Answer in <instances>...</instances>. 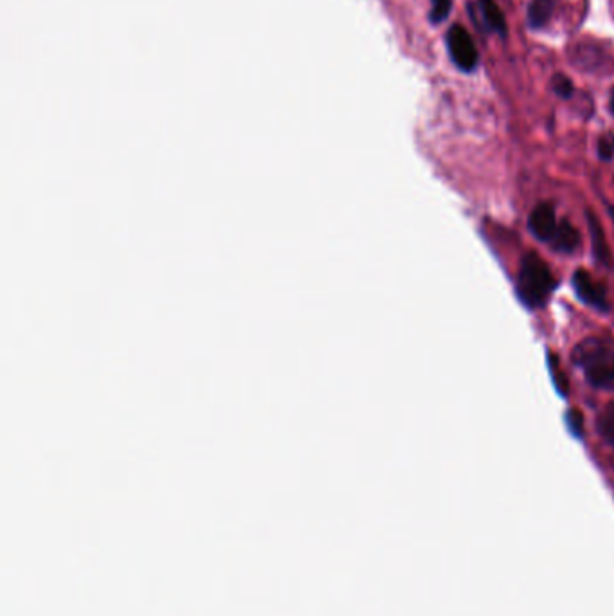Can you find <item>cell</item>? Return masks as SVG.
Masks as SVG:
<instances>
[{"mask_svg":"<svg viewBox=\"0 0 614 616\" xmlns=\"http://www.w3.org/2000/svg\"><path fill=\"white\" fill-rule=\"evenodd\" d=\"M575 363L586 373L587 381L600 390H614V343L591 337L582 341L573 354Z\"/></svg>","mask_w":614,"mask_h":616,"instance_id":"1","label":"cell"},{"mask_svg":"<svg viewBox=\"0 0 614 616\" xmlns=\"http://www.w3.org/2000/svg\"><path fill=\"white\" fill-rule=\"evenodd\" d=\"M553 287L555 278L551 274L550 267L535 254L526 256L517 281V290L524 303L530 307H541L550 296Z\"/></svg>","mask_w":614,"mask_h":616,"instance_id":"2","label":"cell"},{"mask_svg":"<svg viewBox=\"0 0 614 616\" xmlns=\"http://www.w3.org/2000/svg\"><path fill=\"white\" fill-rule=\"evenodd\" d=\"M447 47L452 62L463 71H472L478 64V49L474 46L469 33L461 26H452L447 33Z\"/></svg>","mask_w":614,"mask_h":616,"instance_id":"3","label":"cell"},{"mask_svg":"<svg viewBox=\"0 0 614 616\" xmlns=\"http://www.w3.org/2000/svg\"><path fill=\"white\" fill-rule=\"evenodd\" d=\"M573 285L577 290L578 298L586 301L587 305H591L598 310L607 308V294H605L604 285L586 271H577L573 276Z\"/></svg>","mask_w":614,"mask_h":616,"instance_id":"4","label":"cell"},{"mask_svg":"<svg viewBox=\"0 0 614 616\" xmlns=\"http://www.w3.org/2000/svg\"><path fill=\"white\" fill-rule=\"evenodd\" d=\"M557 227H559L557 215H555V209L551 208L550 204H541V206L533 209V213L530 215V229L539 240L550 242L555 235V231H557Z\"/></svg>","mask_w":614,"mask_h":616,"instance_id":"5","label":"cell"},{"mask_svg":"<svg viewBox=\"0 0 614 616\" xmlns=\"http://www.w3.org/2000/svg\"><path fill=\"white\" fill-rule=\"evenodd\" d=\"M479 24L488 31H494L501 37H506V20L494 0H478Z\"/></svg>","mask_w":614,"mask_h":616,"instance_id":"6","label":"cell"},{"mask_svg":"<svg viewBox=\"0 0 614 616\" xmlns=\"http://www.w3.org/2000/svg\"><path fill=\"white\" fill-rule=\"evenodd\" d=\"M550 244L560 253H573L580 244V235H578L577 229L569 224L568 220H564L557 227Z\"/></svg>","mask_w":614,"mask_h":616,"instance_id":"7","label":"cell"},{"mask_svg":"<svg viewBox=\"0 0 614 616\" xmlns=\"http://www.w3.org/2000/svg\"><path fill=\"white\" fill-rule=\"evenodd\" d=\"M555 0H532L528 6V24L533 29L544 28L551 19Z\"/></svg>","mask_w":614,"mask_h":616,"instance_id":"8","label":"cell"},{"mask_svg":"<svg viewBox=\"0 0 614 616\" xmlns=\"http://www.w3.org/2000/svg\"><path fill=\"white\" fill-rule=\"evenodd\" d=\"M596 424H598V431H600V435L604 436L605 442L614 447V402L605 406L604 411L600 413V417L596 420Z\"/></svg>","mask_w":614,"mask_h":616,"instance_id":"9","label":"cell"},{"mask_svg":"<svg viewBox=\"0 0 614 616\" xmlns=\"http://www.w3.org/2000/svg\"><path fill=\"white\" fill-rule=\"evenodd\" d=\"M589 227H591V235H593V245H595V253L598 260L607 262V247H605L604 233L602 227L596 222L593 215H589Z\"/></svg>","mask_w":614,"mask_h":616,"instance_id":"10","label":"cell"},{"mask_svg":"<svg viewBox=\"0 0 614 616\" xmlns=\"http://www.w3.org/2000/svg\"><path fill=\"white\" fill-rule=\"evenodd\" d=\"M433 8H431V22L440 24L443 20L449 17L452 8V0H431Z\"/></svg>","mask_w":614,"mask_h":616,"instance_id":"11","label":"cell"},{"mask_svg":"<svg viewBox=\"0 0 614 616\" xmlns=\"http://www.w3.org/2000/svg\"><path fill=\"white\" fill-rule=\"evenodd\" d=\"M553 89L559 94L560 98L569 100V98L573 96V83H571L568 76H564V74H557V76L553 78Z\"/></svg>","mask_w":614,"mask_h":616,"instance_id":"12","label":"cell"},{"mask_svg":"<svg viewBox=\"0 0 614 616\" xmlns=\"http://www.w3.org/2000/svg\"><path fill=\"white\" fill-rule=\"evenodd\" d=\"M598 154L602 159H614V136H605L600 139Z\"/></svg>","mask_w":614,"mask_h":616,"instance_id":"13","label":"cell"},{"mask_svg":"<svg viewBox=\"0 0 614 616\" xmlns=\"http://www.w3.org/2000/svg\"><path fill=\"white\" fill-rule=\"evenodd\" d=\"M568 427L573 431V435H582V429H584V418L578 413L577 409L569 411L568 413Z\"/></svg>","mask_w":614,"mask_h":616,"instance_id":"14","label":"cell"},{"mask_svg":"<svg viewBox=\"0 0 614 616\" xmlns=\"http://www.w3.org/2000/svg\"><path fill=\"white\" fill-rule=\"evenodd\" d=\"M611 109H613V112H614V92H613V98H611Z\"/></svg>","mask_w":614,"mask_h":616,"instance_id":"15","label":"cell"},{"mask_svg":"<svg viewBox=\"0 0 614 616\" xmlns=\"http://www.w3.org/2000/svg\"><path fill=\"white\" fill-rule=\"evenodd\" d=\"M611 217H613V220H614V208L611 209Z\"/></svg>","mask_w":614,"mask_h":616,"instance_id":"16","label":"cell"}]
</instances>
